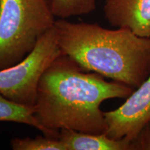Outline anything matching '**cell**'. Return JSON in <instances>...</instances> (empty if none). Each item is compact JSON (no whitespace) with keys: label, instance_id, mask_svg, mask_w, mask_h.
<instances>
[{"label":"cell","instance_id":"1","mask_svg":"<svg viewBox=\"0 0 150 150\" xmlns=\"http://www.w3.org/2000/svg\"><path fill=\"white\" fill-rule=\"evenodd\" d=\"M135 89L87 72L65 54L56 58L43 72L37 88L34 115L51 130L66 129L102 134L106 131L104 101L127 99Z\"/></svg>","mask_w":150,"mask_h":150},{"label":"cell","instance_id":"2","mask_svg":"<svg viewBox=\"0 0 150 150\" xmlns=\"http://www.w3.org/2000/svg\"><path fill=\"white\" fill-rule=\"evenodd\" d=\"M62 54L83 70L136 89L150 75V38L129 29H108L95 23L56 20Z\"/></svg>","mask_w":150,"mask_h":150},{"label":"cell","instance_id":"3","mask_svg":"<svg viewBox=\"0 0 150 150\" xmlns=\"http://www.w3.org/2000/svg\"><path fill=\"white\" fill-rule=\"evenodd\" d=\"M55 18L47 0H0V70L25 59Z\"/></svg>","mask_w":150,"mask_h":150},{"label":"cell","instance_id":"4","mask_svg":"<svg viewBox=\"0 0 150 150\" xmlns=\"http://www.w3.org/2000/svg\"><path fill=\"white\" fill-rule=\"evenodd\" d=\"M61 54L54 25L40 37L25 59L0 70V95L16 104L33 107L41 76Z\"/></svg>","mask_w":150,"mask_h":150},{"label":"cell","instance_id":"5","mask_svg":"<svg viewBox=\"0 0 150 150\" xmlns=\"http://www.w3.org/2000/svg\"><path fill=\"white\" fill-rule=\"evenodd\" d=\"M106 131L112 139L133 140L150 120V75L115 110L104 112Z\"/></svg>","mask_w":150,"mask_h":150},{"label":"cell","instance_id":"6","mask_svg":"<svg viewBox=\"0 0 150 150\" xmlns=\"http://www.w3.org/2000/svg\"><path fill=\"white\" fill-rule=\"evenodd\" d=\"M103 11L112 27L150 38V0H105Z\"/></svg>","mask_w":150,"mask_h":150},{"label":"cell","instance_id":"7","mask_svg":"<svg viewBox=\"0 0 150 150\" xmlns=\"http://www.w3.org/2000/svg\"><path fill=\"white\" fill-rule=\"evenodd\" d=\"M59 138L66 150H131V141L112 139L105 134H93L72 129L59 130Z\"/></svg>","mask_w":150,"mask_h":150},{"label":"cell","instance_id":"8","mask_svg":"<svg viewBox=\"0 0 150 150\" xmlns=\"http://www.w3.org/2000/svg\"><path fill=\"white\" fill-rule=\"evenodd\" d=\"M0 122H9L29 125L38 129L43 135L59 138V131L51 130L43 127L34 115L31 106L16 104L0 95Z\"/></svg>","mask_w":150,"mask_h":150},{"label":"cell","instance_id":"9","mask_svg":"<svg viewBox=\"0 0 150 150\" xmlns=\"http://www.w3.org/2000/svg\"><path fill=\"white\" fill-rule=\"evenodd\" d=\"M52 13L58 19L84 16L96 8L97 0H47Z\"/></svg>","mask_w":150,"mask_h":150},{"label":"cell","instance_id":"10","mask_svg":"<svg viewBox=\"0 0 150 150\" xmlns=\"http://www.w3.org/2000/svg\"><path fill=\"white\" fill-rule=\"evenodd\" d=\"M10 145L13 150H66L59 138L45 135L33 138H14L10 141Z\"/></svg>","mask_w":150,"mask_h":150},{"label":"cell","instance_id":"11","mask_svg":"<svg viewBox=\"0 0 150 150\" xmlns=\"http://www.w3.org/2000/svg\"><path fill=\"white\" fill-rule=\"evenodd\" d=\"M131 150H150V120L131 140Z\"/></svg>","mask_w":150,"mask_h":150}]
</instances>
